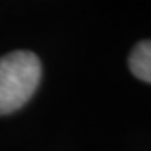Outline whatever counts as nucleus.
<instances>
[{
  "label": "nucleus",
  "mask_w": 151,
  "mask_h": 151,
  "mask_svg": "<svg viewBox=\"0 0 151 151\" xmlns=\"http://www.w3.org/2000/svg\"><path fill=\"white\" fill-rule=\"evenodd\" d=\"M42 79V64L30 50L0 57V116L12 114L30 101Z\"/></svg>",
  "instance_id": "nucleus-1"
},
{
  "label": "nucleus",
  "mask_w": 151,
  "mask_h": 151,
  "mask_svg": "<svg viewBox=\"0 0 151 151\" xmlns=\"http://www.w3.org/2000/svg\"><path fill=\"white\" fill-rule=\"evenodd\" d=\"M128 65L136 79L151 84V39L141 40L133 47L128 57Z\"/></svg>",
  "instance_id": "nucleus-2"
}]
</instances>
